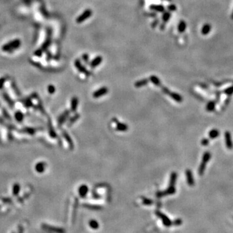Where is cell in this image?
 Masks as SVG:
<instances>
[{"label":"cell","instance_id":"6da1fadb","mask_svg":"<svg viewBox=\"0 0 233 233\" xmlns=\"http://www.w3.org/2000/svg\"><path fill=\"white\" fill-rule=\"evenodd\" d=\"M177 180V174L175 172H173L172 174H171L170 176V185L169 187L167 188V190L163 192H159L157 193V196L158 198H161L164 195H172L174 194L175 192V188L174 187L175 185V181Z\"/></svg>","mask_w":233,"mask_h":233},{"label":"cell","instance_id":"7a4b0ae2","mask_svg":"<svg viewBox=\"0 0 233 233\" xmlns=\"http://www.w3.org/2000/svg\"><path fill=\"white\" fill-rule=\"evenodd\" d=\"M21 45V42L19 40H15L9 42L8 44H5L3 46L2 49L4 51H7V52H11L14 50L16 49L19 47Z\"/></svg>","mask_w":233,"mask_h":233},{"label":"cell","instance_id":"3957f363","mask_svg":"<svg viewBox=\"0 0 233 233\" xmlns=\"http://www.w3.org/2000/svg\"><path fill=\"white\" fill-rule=\"evenodd\" d=\"M42 227L43 229L45 230L46 231H49L53 233H65V229H64L63 228L57 227L45 224V223H43L42 225Z\"/></svg>","mask_w":233,"mask_h":233},{"label":"cell","instance_id":"277c9868","mask_svg":"<svg viewBox=\"0 0 233 233\" xmlns=\"http://www.w3.org/2000/svg\"><path fill=\"white\" fill-rule=\"evenodd\" d=\"M91 14H92V11H91V9H86L82 14H81L77 17L76 21L78 23H82L85 20L88 19L89 17H91Z\"/></svg>","mask_w":233,"mask_h":233},{"label":"cell","instance_id":"5b68a950","mask_svg":"<svg viewBox=\"0 0 233 233\" xmlns=\"http://www.w3.org/2000/svg\"><path fill=\"white\" fill-rule=\"evenodd\" d=\"M155 214H156V215L159 218L161 219L164 225H165L166 227H170V226L172 225V222L170 221V220L165 214H164L163 213H162L161 212L156 211L155 212Z\"/></svg>","mask_w":233,"mask_h":233},{"label":"cell","instance_id":"8992f818","mask_svg":"<svg viewBox=\"0 0 233 233\" xmlns=\"http://www.w3.org/2000/svg\"><path fill=\"white\" fill-rule=\"evenodd\" d=\"M210 154H209L208 152H206L205 154H204V155H203V162H202V163L200 165V169H199V173H200V175H201V174L203 173V172H204V170L205 168V165L206 163L208 162L209 159H210Z\"/></svg>","mask_w":233,"mask_h":233},{"label":"cell","instance_id":"52a82bcc","mask_svg":"<svg viewBox=\"0 0 233 233\" xmlns=\"http://www.w3.org/2000/svg\"><path fill=\"white\" fill-rule=\"evenodd\" d=\"M75 65L76 67H77V69H78L80 72L84 73V74L86 75L87 76L90 75L91 73H90L89 71H87V70L84 67V66H83V65H82L81 63H80V61L79 60H77L75 61Z\"/></svg>","mask_w":233,"mask_h":233},{"label":"cell","instance_id":"ba28073f","mask_svg":"<svg viewBox=\"0 0 233 233\" xmlns=\"http://www.w3.org/2000/svg\"><path fill=\"white\" fill-rule=\"evenodd\" d=\"M108 89L106 87H102L99 89L97 90V91L93 93V97L94 98H99V97H102L103 95H105L106 93H107Z\"/></svg>","mask_w":233,"mask_h":233},{"label":"cell","instance_id":"9c48e42d","mask_svg":"<svg viewBox=\"0 0 233 233\" xmlns=\"http://www.w3.org/2000/svg\"><path fill=\"white\" fill-rule=\"evenodd\" d=\"M89 190V188L87 187V185H82L80 187V188H78V193H79V195L81 196L82 198L85 197L86 194H87Z\"/></svg>","mask_w":233,"mask_h":233},{"label":"cell","instance_id":"30bf717a","mask_svg":"<svg viewBox=\"0 0 233 233\" xmlns=\"http://www.w3.org/2000/svg\"><path fill=\"white\" fill-rule=\"evenodd\" d=\"M45 163L44 162H39L35 165V170L38 173H43L45 169Z\"/></svg>","mask_w":233,"mask_h":233},{"label":"cell","instance_id":"8fae6325","mask_svg":"<svg viewBox=\"0 0 233 233\" xmlns=\"http://www.w3.org/2000/svg\"><path fill=\"white\" fill-rule=\"evenodd\" d=\"M102 61V58L100 56H98L96 58H95L93 60L91 61V62L90 63V65H91V67H93V68H95L97 66L100 65L101 64Z\"/></svg>","mask_w":233,"mask_h":233},{"label":"cell","instance_id":"7c38bea8","mask_svg":"<svg viewBox=\"0 0 233 233\" xmlns=\"http://www.w3.org/2000/svg\"><path fill=\"white\" fill-rule=\"evenodd\" d=\"M186 175H187V182H188V185H189L190 186L194 185V181L191 171L190 170H187L186 171Z\"/></svg>","mask_w":233,"mask_h":233},{"label":"cell","instance_id":"4fadbf2b","mask_svg":"<svg viewBox=\"0 0 233 233\" xmlns=\"http://www.w3.org/2000/svg\"><path fill=\"white\" fill-rule=\"evenodd\" d=\"M114 120L116 123H117V128H116L117 130L120 131V132H124V131H127L128 128L127 125L125 124L119 122L117 120H116V119H115Z\"/></svg>","mask_w":233,"mask_h":233},{"label":"cell","instance_id":"5bb4252c","mask_svg":"<svg viewBox=\"0 0 233 233\" xmlns=\"http://www.w3.org/2000/svg\"><path fill=\"white\" fill-rule=\"evenodd\" d=\"M150 9L152 10L159 12H163L165 10V7L161 5H152L150 7Z\"/></svg>","mask_w":233,"mask_h":233},{"label":"cell","instance_id":"9a60e30c","mask_svg":"<svg viewBox=\"0 0 233 233\" xmlns=\"http://www.w3.org/2000/svg\"><path fill=\"white\" fill-rule=\"evenodd\" d=\"M63 136L65 138V139L66 140L67 143L69 144V146L70 148H71V149L73 148V146H74V145H73V140H71V137L69 135L68 133H67L65 131H63Z\"/></svg>","mask_w":233,"mask_h":233},{"label":"cell","instance_id":"2e32d148","mask_svg":"<svg viewBox=\"0 0 233 233\" xmlns=\"http://www.w3.org/2000/svg\"><path fill=\"white\" fill-rule=\"evenodd\" d=\"M69 111H65L63 114L61 115L58 118V124L59 125H61L62 124H63L65 122V120H66L67 117L69 116Z\"/></svg>","mask_w":233,"mask_h":233},{"label":"cell","instance_id":"e0dca14e","mask_svg":"<svg viewBox=\"0 0 233 233\" xmlns=\"http://www.w3.org/2000/svg\"><path fill=\"white\" fill-rule=\"evenodd\" d=\"M78 104V99H77V97H73L71 100V111L73 112H75L77 110V106Z\"/></svg>","mask_w":233,"mask_h":233},{"label":"cell","instance_id":"ac0fdd59","mask_svg":"<svg viewBox=\"0 0 233 233\" xmlns=\"http://www.w3.org/2000/svg\"><path fill=\"white\" fill-rule=\"evenodd\" d=\"M168 95H169L170 97H172V99H174L175 101L178 102H182V100H183L182 97H181L180 95L177 94V93H172V92H170Z\"/></svg>","mask_w":233,"mask_h":233},{"label":"cell","instance_id":"d6986e66","mask_svg":"<svg viewBox=\"0 0 233 233\" xmlns=\"http://www.w3.org/2000/svg\"><path fill=\"white\" fill-rule=\"evenodd\" d=\"M150 80L151 82H152L153 83L154 85H157V86H161V81H160V80H159V78H158V77H156V76H154V75L151 76V77H150Z\"/></svg>","mask_w":233,"mask_h":233},{"label":"cell","instance_id":"ffe728a7","mask_svg":"<svg viewBox=\"0 0 233 233\" xmlns=\"http://www.w3.org/2000/svg\"><path fill=\"white\" fill-rule=\"evenodd\" d=\"M186 28H187V24H186L185 22L183 20H181L178 25L179 32H180V33H183V32H185Z\"/></svg>","mask_w":233,"mask_h":233},{"label":"cell","instance_id":"44dd1931","mask_svg":"<svg viewBox=\"0 0 233 233\" xmlns=\"http://www.w3.org/2000/svg\"><path fill=\"white\" fill-rule=\"evenodd\" d=\"M148 80H147V79L140 80H139V81H137L136 83H135V86L137 87H142V86H144V85H146V84H148Z\"/></svg>","mask_w":233,"mask_h":233},{"label":"cell","instance_id":"7402d4cb","mask_svg":"<svg viewBox=\"0 0 233 233\" xmlns=\"http://www.w3.org/2000/svg\"><path fill=\"white\" fill-rule=\"evenodd\" d=\"M210 29H211V27H210L209 24H205L203 27L202 29H201V33L203 34V35H207V34L209 33Z\"/></svg>","mask_w":233,"mask_h":233},{"label":"cell","instance_id":"603a6c76","mask_svg":"<svg viewBox=\"0 0 233 233\" xmlns=\"http://www.w3.org/2000/svg\"><path fill=\"white\" fill-rule=\"evenodd\" d=\"M20 190V186L19 184L15 183L12 187V193L14 195H17L19 194Z\"/></svg>","mask_w":233,"mask_h":233},{"label":"cell","instance_id":"cb8c5ba5","mask_svg":"<svg viewBox=\"0 0 233 233\" xmlns=\"http://www.w3.org/2000/svg\"><path fill=\"white\" fill-rule=\"evenodd\" d=\"M89 226L91 227V229H97L99 227V223L95 220H91L89 222Z\"/></svg>","mask_w":233,"mask_h":233},{"label":"cell","instance_id":"d4e9b609","mask_svg":"<svg viewBox=\"0 0 233 233\" xmlns=\"http://www.w3.org/2000/svg\"><path fill=\"white\" fill-rule=\"evenodd\" d=\"M15 119L18 122H22L23 119V114L21 112H17L15 113Z\"/></svg>","mask_w":233,"mask_h":233},{"label":"cell","instance_id":"484cf974","mask_svg":"<svg viewBox=\"0 0 233 233\" xmlns=\"http://www.w3.org/2000/svg\"><path fill=\"white\" fill-rule=\"evenodd\" d=\"M170 17L171 14L169 12H165V13L163 14V20L164 21L165 23H167V22H168V21L170 20Z\"/></svg>","mask_w":233,"mask_h":233},{"label":"cell","instance_id":"4316f807","mask_svg":"<svg viewBox=\"0 0 233 233\" xmlns=\"http://www.w3.org/2000/svg\"><path fill=\"white\" fill-rule=\"evenodd\" d=\"M226 141H227V146L229 148H230L232 147L231 145V141H230V134L229 133H226Z\"/></svg>","mask_w":233,"mask_h":233},{"label":"cell","instance_id":"83f0119b","mask_svg":"<svg viewBox=\"0 0 233 233\" xmlns=\"http://www.w3.org/2000/svg\"><path fill=\"white\" fill-rule=\"evenodd\" d=\"M3 96H4L5 100H6V101L8 103H9V105H10V106H13V104H14L13 101H12V100L11 99H10V98H9V96H8L7 94H5V93H4Z\"/></svg>","mask_w":233,"mask_h":233},{"label":"cell","instance_id":"f1b7e54d","mask_svg":"<svg viewBox=\"0 0 233 233\" xmlns=\"http://www.w3.org/2000/svg\"><path fill=\"white\" fill-rule=\"evenodd\" d=\"M142 203L146 205H152L153 203V201L148 198H142Z\"/></svg>","mask_w":233,"mask_h":233},{"label":"cell","instance_id":"f546056e","mask_svg":"<svg viewBox=\"0 0 233 233\" xmlns=\"http://www.w3.org/2000/svg\"><path fill=\"white\" fill-rule=\"evenodd\" d=\"M85 207H86L87 208H90V209H93V210H99L100 209V207L99 206H95V205H84Z\"/></svg>","mask_w":233,"mask_h":233},{"label":"cell","instance_id":"4dcf8cb0","mask_svg":"<svg viewBox=\"0 0 233 233\" xmlns=\"http://www.w3.org/2000/svg\"><path fill=\"white\" fill-rule=\"evenodd\" d=\"M209 135L210 138H215L218 135V132L216 130H212L209 133Z\"/></svg>","mask_w":233,"mask_h":233},{"label":"cell","instance_id":"1f68e13d","mask_svg":"<svg viewBox=\"0 0 233 233\" xmlns=\"http://www.w3.org/2000/svg\"><path fill=\"white\" fill-rule=\"evenodd\" d=\"M48 91L50 94H53L55 92V87L54 85H50L48 86Z\"/></svg>","mask_w":233,"mask_h":233},{"label":"cell","instance_id":"d6a6232c","mask_svg":"<svg viewBox=\"0 0 233 233\" xmlns=\"http://www.w3.org/2000/svg\"><path fill=\"white\" fill-rule=\"evenodd\" d=\"M168 9L170 10V11L174 12V11H175V10H176L177 7H176V6H175V5H169L168 7Z\"/></svg>","mask_w":233,"mask_h":233},{"label":"cell","instance_id":"836d02e7","mask_svg":"<svg viewBox=\"0 0 233 233\" xmlns=\"http://www.w3.org/2000/svg\"><path fill=\"white\" fill-rule=\"evenodd\" d=\"M24 104H25V106H27V107H30V106H32V102L30 101L29 99H28V100H26L24 102Z\"/></svg>","mask_w":233,"mask_h":233},{"label":"cell","instance_id":"e575fe53","mask_svg":"<svg viewBox=\"0 0 233 233\" xmlns=\"http://www.w3.org/2000/svg\"><path fill=\"white\" fill-rule=\"evenodd\" d=\"M6 80H7V78H5V77H3V78H0V89L2 88V87L3 86V84H4V83L5 82Z\"/></svg>","mask_w":233,"mask_h":233},{"label":"cell","instance_id":"d590c367","mask_svg":"<svg viewBox=\"0 0 233 233\" xmlns=\"http://www.w3.org/2000/svg\"><path fill=\"white\" fill-rule=\"evenodd\" d=\"M162 91H163V92L165 93V94H167V95H169V93H170V91L167 88V87H163Z\"/></svg>","mask_w":233,"mask_h":233},{"label":"cell","instance_id":"8d00e7d4","mask_svg":"<svg viewBox=\"0 0 233 233\" xmlns=\"http://www.w3.org/2000/svg\"><path fill=\"white\" fill-rule=\"evenodd\" d=\"M82 58H83V59L84 60V61H85V62H88L89 61V56L87 55V54H85V55H83Z\"/></svg>","mask_w":233,"mask_h":233},{"label":"cell","instance_id":"74e56055","mask_svg":"<svg viewBox=\"0 0 233 233\" xmlns=\"http://www.w3.org/2000/svg\"><path fill=\"white\" fill-rule=\"evenodd\" d=\"M181 222H182L181 220H180V219H177V220H176L175 222H174V224L175 225H180L181 224Z\"/></svg>","mask_w":233,"mask_h":233},{"label":"cell","instance_id":"f35d334b","mask_svg":"<svg viewBox=\"0 0 233 233\" xmlns=\"http://www.w3.org/2000/svg\"><path fill=\"white\" fill-rule=\"evenodd\" d=\"M79 117V115H76L75 116V117L73 118V119H71V123H72V122H74L75 121V120H77V119H78V118Z\"/></svg>","mask_w":233,"mask_h":233},{"label":"cell","instance_id":"ab89813d","mask_svg":"<svg viewBox=\"0 0 233 233\" xmlns=\"http://www.w3.org/2000/svg\"><path fill=\"white\" fill-rule=\"evenodd\" d=\"M23 229L22 226H20L19 229H18V233H23Z\"/></svg>","mask_w":233,"mask_h":233},{"label":"cell","instance_id":"60d3db41","mask_svg":"<svg viewBox=\"0 0 233 233\" xmlns=\"http://www.w3.org/2000/svg\"><path fill=\"white\" fill-rule=\"evenodd\" d=\"M158 22H159V21L158 20H156V22H154V23H152V27H156V25H157V24L158 23Z\"/></svg>","mask_w":233,"mask_h":233},{"label":"cell","instance_id":"b9f144b4","mask_svg":"<svg viewBox=\"0 0 233 233\" xmlns=\"http://www.w3.org/2000/svg\"><path fill=\"white\" fill-rule=\"evenodd\" d=\"M202 144H203V145H204L205 146H206V145H207V144H208V140H206V139H204V140H203V141H202Z\"/></svg>","mask_w":233,"mask_h":233},{"label":"cell","instance_id":"7bdbcfd3","mask_svg":"<svg viewBox=\"0 0 233 233\" xmlns=\"http://www.w3.org/2000/svg\"><path fill=\"white\" fill-rule=\"evenodd\" d=\"M160 29H165V24H162V25H161V26L160 27Z\"/></svg>","mask_w":233,"mask_h":233},{"label":"cell","instance_id":"ee69618b","mask_svg":"<svg viewBox=\"0 0 233 233\" xmlns=\"http://www.w3.org/2000/svg\"><path fill=\"white\" fill-rule=\"evenodd\" d=\"M47 233H53V232H49V231H47Z\"/></svg>","mask_w":233,"mask_h":233},{"label":"cell","instance_id":"f6af8a7d","mask_svg":"<svg viewBox=\"0 0 233 233\" xmlns=\"http://www.w3.org/2000/svg\"><path fill=\"white\" fill-rule=\"evenodd\" d=\"M232 19H233V13H232Z\"/></svg>","mask_w":233,"mask_h":233},{"label":"cell","instance_id":"bcb514c9","mask_svg":"<svg viewBox=\"0 0 233 233\" xmlns=\"http://www.w3.org/2000/svg\"><path fill=\"white\" fill-rule=\"evenodd\" d=\"M12 233H14V232H12Z\"/></svg>","mask_w":233,"mask_h":233}]
</instances>
